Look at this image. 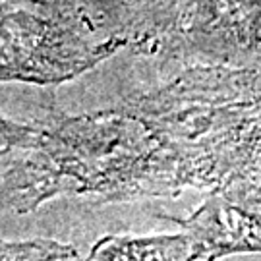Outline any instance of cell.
Returning <instances> with one entry per match:
<instances>
[{
    "label": "cell",
    "mask_w": 261,
    "mask_h": 261,
    "mask_svg": "<svg viewBox=\"0 0 261 261\" xmlns=\"http://www.w3.org/2000/svg\"><path fill=\"white\" fill-rule=\"evenodd\" d=\"M95 58L70 31L0 2V82L66 80Z\"/></svg>",
    "instance_id": "6da1fadb"
},
{
    "label": "cell",
    "mask_w": 261,
    "mask_h": 261,
    "mask_svg": "<svg viewBox=\"0 0 261 261\" xmlns=\"http://www.w3.org/2000/svg\"><path fill=\"white\" fill-rule=\"evenodd\" d=\"M37 130L28 126H18L12 122L0 118V151L14 147V145H25L35 138Z\"/></svg>",
    "instance_id": "7a4b0ae2"
},
{
    "label": "cell",
    "mask_w": 261,
    "mask_h": 261,
    "mask_svg": "<svg viewBox=\"0 0 261 261\" xmlns=\"http://www.w3.org/2000/svg\"><path fill=\"white\" fill-rule=\"evenodd\" d=\"M45 255L43 250L31 246H8L0 244V261H39Z\"/></svg>",
    "instance_id": "3957f363"
},
{
    "label": "cell",
    "mask_w": 261,
    "mask_h": 261,
    "mask_svg": "<svg viewBox=\"0 0 261 261\" xmlns=\"http://www.w3.org/2000/svg\"><path fill=\"white\" fill-rule=\"evenodd\" d=\"M0 2H6V4H19V2H45V0H0Z\"/></svg>",
    "instance_id": "277c9868"
}]
</instances>
